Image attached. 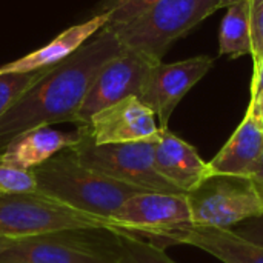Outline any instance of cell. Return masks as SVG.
Wrapping results in <instances>:
<instances>
[{
	"label": "cell",
	"mask_w": 263,
	"mask_h": 263,
	"mask_svg": "<svg viewBox=\"0 0 263 263\" xmlns=\"http://www.w3.org/2000/svg\"><path fill=\"white\" fill-rule=\"evenodd\" d=\"M122 51L119 39L103 28L68 59L51 66L0 117V151L29 129L76 123L102 66Z\"/></svg>",
	"instance_id": "obj_1"
},
{
	"label": "cell",
	"mask_w": 263,
	"mask_h": 263,
	"mask_svg": "<svg viewBox=\"0 0 263 263\" xmlns=\"http://www.w3.org/2000/svg\"><path fill=\"white\" fill-rule=\"evenodd\" d=\"M39 193L79 211L114 219L134 194L145 193L83 165L66 148L32 170Z\"/></svg>",
	"instance_id": "obj_2"
},
{
	"label": "cell",
	"mask_w": 263,
	"mask_h": 263,
	"mask_svg": "<svg viewBox=\"0 0 263 263\" xmlns=\"http://www.w3.org/2000/svg\"><path fill=\"white\" fill-rule=\"evenodd\" d=\"M237 0H160L137 18L109 29L126 49L151 63L162 62L170 46L190 29Z\"/></svg>",
	"instance_id": "obj_3"
},
{
	"label": "cell",
	"mask_w": 263,
	"mask_h": 263,
	"mask_svg": "<svg viewBox=\"0 0 263 263\" xmlns=\"http://www.w3.org/2000/svg\"><path fill=\"white\" fill-rule=\"evenodd\" d=\"M191 222L230 228L263 214V179L257 174H210L186 193Z\"/></svg>",
	"instance_id": "obj_4"
},
{
	"label": "cell",
	"mask_w": 263,
	"mask_h": 263,
	"mask_svg": "<svg viewBox=\"0 0 263 263\" xmlns=\"http://www.w3.org/2000/svg\"><path fill=\"white\" fill-rule=\"evenodd\" d=\"M77 228L119 231L114 219L79 211L42 193L0 196V237L20 240Z\"/></svg>",
	"instance_id": "obj_5"
},
{
	"label": "cell",
	"mask_w": 263,
	"mask_h": 263,
	"mask_svg": "<svg viewBox=\"0 0 263 263\" xmlns=\"http://www.w3.org/2000/svg\"><path fill=\"white\" fill-rule=\"evenodd\" d=\"M116 233L77 228L14 240L0 254V263H117Z\"/></svg>",
	"instance_id": "obj_6"
},
{
	"label": "cell",
	"mask_w": 263,
	"mask_h": 263,
	"mask_svg": "<svg viewBox=\"0 0 263 263\" xmlns=\"http://www.w3.org/2000/svg\"><path fill=\"white\" fill-rule=\"evenodd\" d=\"M80 139L69 149L88 168L145 193L183 194L165 180L154 166V142L96 145L79 128Z\"/></svg>",
	"instance_id": "obj_7"
},
{
	"label": "cell",
	"mask_w": 263,
	"mask_h": 263,
	"mask_svg": "<svg viewBox=\"0 0 263 263\" xmlns=\"http://www.w3.org/2000/svg\"><path fill=\"white\" fill-rule=\"evenodd\" d=\"M151 65L156 63L123 48L120 54L102 66L79 109L76 125L85 126L96 112L126 97L139 99Z\"/></svg>",
	"instance_id": "obj_8"
},
{
	"label": "cell",
	"mask_w": 263,
	"mask_h": 263,
	"mask_svg": "<svg viewBox=\"0 0 263 263\" xmlns=\"http://www.w3.org/2000/svg\"><path fill=\"white\" fill-rule=\"evenodd\" d=\"M213 65L214 59L210 55H199L176 63L159 62L151 65L139 100L156 114L160 128H168L176 106L206 76Z\"/></svg>",
	"instance_id": "obj_9"
},
{
	"label": "cell",
	"mask_w": 263,
	"mask_h": 263,
	"mask_svg": "<svg viewBox=\"0 0 263 263\" xmlns=\"http://www.w3.org/2000/svg\"><path fill=\"white\" fill-rule=\"evenodd\" d=\"M114 220L120 233L151 242L159 233L191 222L186 194L139 193L129 197Z\"/></svg>",
	"instance_id": "obj_10"
},
{
	"label": "cell",
	"mask_w": 263,
	"mask_h": 263,
	"mask_svg": "<svg viewBox=\"0 0 263 263\" xmlns=\"http://www.w3.org/2000/svg\"><path fill=\"white\" fill-rule=\"evenodd\" d=\"M79 128L96 145L156 140L160 133L156 114L137 97H126L100 109Z\"/></svg>",
	"instance_id": "obj_11"
},
{
	"label": "cell",
	"mask_w": 263,
	"mask_h": 263,
	"mask_svg": "<svg viewBox=\"0 0 263 263\" xmlns=\"http://www.w3.org/2000/svg\"><path fill=\"white\" fill-rule=\"evenodd\" d=\"M149 243L157 248L190 245L214 256L223 263H263V248L257 247L234 230L199 225L194 222L179 223L159 233Z\"/></svg>",
	"instance_id": "obj_12"
},
{
	"label": "cell",
	"mask_w": 263,
	"mask_h": 263,
	"mask_svg": "<svg viewBox=\"0 0 263 263\" xmlns=\"http://www.w3.org/2000/svg\"><path fill=\"white\" fill-rule=\"evenodd\" d=\"M154 166L183 194L194 190L210 174L208 162L199 156L197 149L168 128H160L154 142Z\"/></svg>",
	"instance_id": "obj_13"
},
{
	"label": "cell",
	"mask_w": 263,
	"mask_h": 263,
	"mask_svg": "<svg viewBox=\"0 0 263 263\" xmlns=\"http://www.w3.org/2000/svg\"><path fill=\"white\" fill-rule=\"evenodd\" d=\"M108 23V15L100 12L92 18L74 25L63 32H60L55 39H52L48 45L14 60L3 66H0V72H31L43 68L54 66L62 60L68 59L74 54L82 45H85L91 37L100 32Z\"/></svg>",
	"instance_id": "obj_14"
},
{
	"label": "cell",
	"mask_w": 263,
	"mask_h": 263,
	"mask_svg": "<svg viewBox=\"0 0 263 263\" xmlns=\"http://www.w3.org/2000/svg\"><path fill=\"white\" fill-rule=\"evenodd\" d=\"M79 139V129L72 133H63L51 126L29 129L12 139L0 151V163L34 170L60 151L76 145Z\"/></svg>",
	"instance_id": "obj_15"
},
{
	"label": "cell",
	"mask_w": 263,
	"mask_h": 263,
	"mask_svg": "<svg viewBox=\"0 0 263 263\" xmlns=\"http://www.w3.org/2000/svg\"><path fill=\"white\" fill-rule=\"evenodd\" d=\"M263 156V129L248 114L230 140L208 162L210 174H257ZM208 174V176H210Z\"/></svg>",
	"instance_id": "obj_16"
},
{
	"label": "cell",
	"mask_w": 263,
	"mask_h": 263,
	"mask_svg": "<svg viewBox=\"0 0 263 263\" xmlns=\"http://www.w3.org/2000/svg\"><path fill=\"white\" fill-rule=\"evenodd\" d=\"M227 9L219 32L220 54L233 59L251 54V0H237Z\"/></svg>",
	"instance_id": "obj_17"
},
{
	"label": "cell",
	"mask_w": 263,
	"mask_h": 263,
	"mask_svg": "<svg viewBox=\"0 0 263 263\" xmlns=\"http://www.w3.org/2000/svg\"><path fill=\"white\" fill-rule=\"evenodd\" d=\"M116 256L117 263H176L165 250L128 233H116Z\"/></svg>",
	"instance_id": "obj_18"
},
{
	"label": "cell",
	"mask_w": 263,
	"mask_h": 263,
	"mask_svg": "<svg viewBox=\"0 0 263 263\" xmlns=\"http://www.w3.org/2000/svg\"><path fill=\"white\" fill-rule=\"evenodd\" d=\"M49 68L31 71V72H0V117Z\"/></svg>",
	"instance_id": "obj_19"
},
{
	"label": "cell",
	"mask_w": 263,
	"mask_h": 263,
	"mask_svg": "<svg viewBox=\"0 0 263 263\" xmlns=\"http://www.w3.org/2000/svg\"><path fill=\"white\" fill-rule=\"evenodd\" d=\"M160 0H103L102 12L108 15V23L105 28H116L125 25L149 8H153Z\"/></svg>",
	"instance_id": "obj_20"
},
{
	"label": "cell",
	"mask_w": 263,
	"mask_h": 263,
	"mask_svg": "<svg viewBox=\"0 0 263 263\" xmlns=\"http://www.w3.org/2000/svg\"><path fill=\"white\" fill-rule=\"evenodd\" d=\"M39 193L32 170H23L12 165L0 163V194L18 196Z\"/></svg>",
	"instance_id": "obj_21"
},
{
	"label": "cell",
	"mask_w": 263,
	"mask_h": 263,
	"mask_svg": "<svg viewBox=\"0 0 263 263\" xmlns=\"http://www.w3.org/2000/svg\"><path fill=\"white\" fill-rule=\"evenodd\" d=\"M251 55L253 65L263 59V0H251Z\"/></svg>",
	"instance_id": "obj_22"
},
{
	"label": "cell",
	"mask_w": 263,
	"mask_h": 263,
	"mask_svg": "<svg viewBox=\"0 0 263 263\" xmlns=\"http://www.w3.org/2000/svg\"><path fill=\"white\" fill-rule=\"evenodd\" d=\"M247 114L251 116L257 123L263 119V59L253 65V79H251V99L247 109Z\"/></svg>",
	"instance_id": "obj_23"
},
{
	"label": "cell",
	"mask_w": 263,
	"mask_h": 263,
	"mask_svg": "<svg viewBox=\"0 0 263 263\" xmlns=\"http://www.w3.org/2000/svg\"><path fill=\"white\" fill-rule=\"evenodd\" d=\"M233 230L239 236L247 239L248 242L263 248V214L259 217H254V219H250V220L239 223Z\"/></svg>",
	"instance_id": "obj_24"
},
{
	"label": "cell",
	"mask_w": 263,
	"mask_h": 263,
	"mask_svg": "<svg viewBox=\"0 0 263 263\" xmlns=\"http://www.w3.org/2000/svg\"><path fill=\"white\" fill-rule=\"evenodd\" d=\"M14 243V240L12 239H6V237H0V254L6 250V248H9L11 245Z\"/></svg>",
	"instance_id": "obj_25"
},
{
	"label": "cell",
	"mask_w": 263,
	"mask_h": 263,
	"mask_svg": "<svg viewBox=\"0 0 263 263\" xmlns=\"http://www.w3.org/2000/svg\"><path fill=\"white\" fill-rule=\"evenodd\" d=\"M257 176L263 179V156H262V160H260V165H259V170H257Z\"/></svg>",
	"instance_id": "obj_26"
},
{
	"label": "cell",
	"mask_w": 263,
	"mask_h": 263,
	"mask_svg": "<svg viewBox=\"0 0 263 263\" xmlns=\"http://www.w3.org/2000/svg\"><path fill=\"white\" fill-rule=\"evenodd\" d=\"M259 125H260V128H262V129H263V119H262V122H260Z\"/></svg>",
	"instance_id": "obj_27"
},
{
	"label": "cell",
	"mask_w": 263,
	"mask_h": 263,
	"mask_svg": "<svg viewBox=\"0 0 263 263\" xmlns=\"http://www.w3.org/2000/svg\"><path fill=\"white\" fill-rule=\"evenodd\" d=\"M0 196H2V194H0Z\"/></svg>",
	"instance_id": "obj_28"
}]
</instances>
